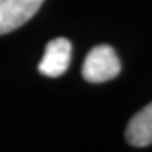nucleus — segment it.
<instances>
[{"label": "nucleus", "instance_id": "obj_1", "mask_svg": "<svg viewBox=\"0 0 152 152\" xmlns=\"http://www.w3.org/2000/svg\"><path fill=\"white\" fill-rule=\"evenodd\" d=\"M121 64L110 45H97L87 54L82 66V75L90 83H103L118 76Z\"/></svg>", "mask_w": 152, "mask_h": 152}, {"label": "nucleus", "instance_id": "obj_2", "mask_svg": "<svg viewBox=\"0 0 152 152\" xmlns=\"http://www.w3.org/2000/svg\"><path fill=\"white\" fill-rule=\"evenodd\" d=\"M42 3L44 0H0V35L26 24Z\"/></svg>", "mask_w": 152, "mask_h": 152}, {"label": "nucleus", "instance_id": "obj_3", "mask_svg": "<svg viewBox=\"0 0 152 152\" xmlns=\"http://www.w3.org/2000/svg\"><path fill=\"white\" fill-rule=\"evenodd\" d=\"M71 55L72 44L66 38H55L47 44L38 71L41 75L48 77L62 76L71 64Z\"/></svg>", "mask_w": 152, "mask_h": 152}, {"label": "nucleus", "instance_id": "obj_4", "mask_svg": "<svg viewBox=\"0 0 152 152\" xmlns=\"http://www.w3.org/2000/svg\"><path fill=\"white\" fill-rule=\"evenodd\" d=\"M125 138L132 147H148L152 145V103L130 120L125 130Z\"/></svg>", "mask_w": 152, "mask_h": 152}]
</instances>
